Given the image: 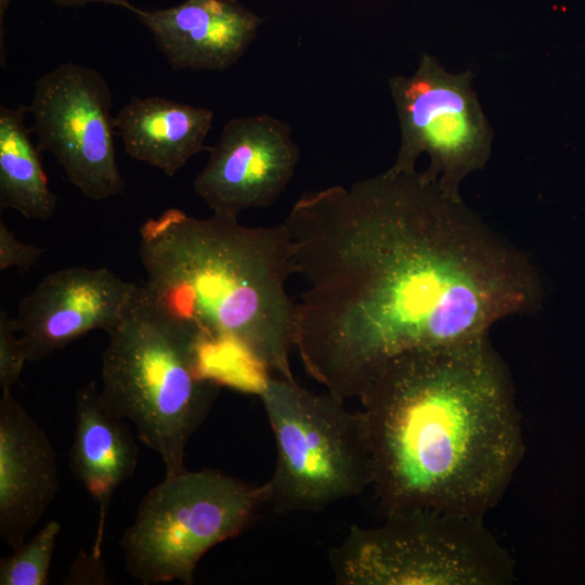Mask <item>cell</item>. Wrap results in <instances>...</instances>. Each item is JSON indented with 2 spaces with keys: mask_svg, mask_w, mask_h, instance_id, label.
<instances>
[{
  "mask_svg": "<svg viewBox=\"0 0 585 585\" xmlns=\"http://www.w3.org/2000/svg\"><path fill=\"white\" fill-rule=\"evenodd\" d=\"M135 287L106 268H68L44 276L22 298L15 317L28 362L42 360L89 332H107Z\"/></svg>",
  "mask_w": 585,
  "mask_h": 585,
  "instance_id": "8fae6325",
  "label": "cell"
},
{
  "mask_svg": "<svg viewBox=\"0 0 585 585\" xmlns=\"http://www.w3.org/2000/svg\"><path fill=\"white\" fill-rule=\"evenodd\" d=\"M283 222L307 284L295 349L344 400L392 359L487 335L543 299L530 258L425 171L304 193Z\"/></svg>",
  "mask_w": 585,
  "mask_h": 585,
  "instance_id": "6da1fadb",
  "label": "cell"
},
{
  "mask_svg": "<svg viewBox=\"0 0 585 585\" xmlns=\"http://www.w3.org/2000/svg\"><path fill=\"white\" fill-rule=\"evenodd\" d=\"M61 524L48 522L32 538L0 561V585H47Z\"/></svg>",
  "mask_w": 585,
  "mask_h": 585,
  "instance_id": "e0dca14e",
  "label": "cell"
},
{
  "mask_svg": "<svg viewBox=\"0 0 585 585\" xmlns=\"http://www.w3.org/2000/svg\"><path fill=\"white\" fill-rule=\"evenodd\" d=\"M208 151L194 191L213 213L233 217L274 204L300 156L290 127L268 114L230 119Z\"/></svg>",
  "mask_w": 585,
  "mask_h": 585,
  "instance_id": "30bf717a",
  "label": "cell"
},
{
  "mask_svg": "<svg viewBox=\"0 0 585 585\" xmlns=\"http://www.w3.org/2000/svg\"><path fill=\"white\" fill-rule=\"evenodd\" d=\"M276 447L268 503L277 511H318L372 486L364 420L344 399L270 378L260 394Z\"/></svg>",
  "mask_w": 585,
  "mask_h": 585,
  "instance_id": "8992f818",
  "label": "cell"
},
{
  "mask_svg": "<svg viewBox=\"0 0 585 585\" xmlns=\"http://www.w3.org/2000/svg\"><path fill=\"white\" fill-rule=\"evenodd\" d=\"M340 585H506L515 561L483 518L415 510L352 525L328 552Z\"/></svg>",
  "mask_w": 585,
  "mask_h": 585,
  "instance_id": "5b68a950",
  "label": "cell"
},
{
  "mask_svg": "<svg viewBox=\"0 0 585 585\" xmlns=\"http://www.w3.org/2000/svg\"><path fill=\"white\" fill-rule=\"evenodd\" d=\"M15 318L4 310L0 311V387L11 391L18 381L27 360L26 349L21 336H17Z\"/></svg>",
  "mask_w": 585,
  "mask_h": 585,
  "instance_id": "ac0fdd59",
  "label": "cell"
},
{
  "mask_svg": "<svg viewBox=\"0 0 585 585\" xmlns=\"http://www.w3.org/2000/svg\"><path fill=\"white\" fill-rule=\"evenodd\" d=\"M58 490L57 455L11 391L0 398V536L15 549Z\"/></svg>",
  "mask_w": 585,
  "mask_h": 585,
  "instance_id": "7c38bea8",
  "label": "cell"
},
{
  "mask_svg": "<svg viewBox=\"0 0 585 585\" xmlns=\"http://www.w3.org/2000/svg\"><path fill=\"white\" fill-rule=\"evenodd\" d=\"M113 98L94 68L64 63L35 83L28 112L41 153L54 156L69 182L86 197L103 200L120 194L114 134Z\"/></svg>",
  "mask_w": 585,
  "mask_h": 585,
  "instance_id": "9c48e42d",
  "label": "cell"
},
{
  "mask_svg": "<svg viewBox=\"0 0 585 585\" xmlns=\"http://www.w3.org/2000/svg\"><path fill=\"white\" fill-rule=\"evenodd\" d=\"M51 1L62 6H78V5H86L92 2H99V3L109 4V5L121 6V8L132 11L133 13L138 9L131 5L127 0H51Z\"/></svg>",
  "mask_w": 585,
  "mask_h": 585,
  "instance_id": "ffe728a7",
  "label": "cell"
},
{
  "mask_svg": "<svg viewBox=\"0 0 585 585\" xmlns=\"http://www.w3.org/2000/svg\"><path fill=\"white\" fill-rule=\"evenodd\" d=\"M139 252L143 286L164 314L197 338L243 342L296 381V303L286 289L296 265L284 222L251 227L233 216L199 219L170 208L142 224Z\"/></svg>",
  "mask_w": 585,
  "mask_h": 585,
  "instance_id": "3957f363",
  "label": "cell"
},
{
  "mask_svg": "<svg viewBox=\"0 0 585 585\" xmlns=\"http://www.w3.org/2000/svg\"><path fill=\"white\" fill-rule=\"evenodd\" d=\"M44 249L21 242L15 234L0 221V270L17 268L28 270L37 263Z\"/></svg>",
  "mask_w": 585,
  "mask_h": 585,
  "instance_id": "d6986e66",
  "label": "cell"
},
{
  "mask_svg": "<svg viewBox=\"0 0 585 585\" xmlns=\"http://www.w3.org/2000/svg\"><path fill=\"white\" fill-rule=\"evenodd\" d=\"M213 113L160 96L132 98L114 117L125 152L173 177L202 151Z\"/></svg>",
  "mask_w": 585,
  "mask_h": 585,
  "instance_id": "9a60e30c",
  "label": "cell"
},
{
  "mask_svg": "<svg viewBox=\"0 0 585 585\" xmlns=\"http://www.w3.org/2000/svg\"><path fill=\"white\" fill-rule=\"evenodd\" d=\"M359 399L386 516L484 518L522 460L514 384L489 334L401 354Z\"/></svg>",
  "mask_w": 585,
  "mask_h": 585,
  "instance_id": "7a4b0ae2",
  "label": "cell"
},
{
  "mask_svg": "<svg viewBox=\"0 0 585 585\" xmlns=\"http://www.w3.org/2000/svg\"><path fill=\"white\" fill-rule=\"evenodd\" d=\"M101 395L140 440L158 454L166 476L185 470L190 438L203 425L220 385L200 370L196 335L164 314L136 285L106 332Z\"/></svg>",
  "mask_w": 585,
  "mask_h": 585,
  "instance_id": "277c9868",
  "label": "cell"
},
{
  "mask_svg": "<svg viewBox=\"0 0 585 585\" xmlns=\"http://www.w3.org/2000/svg\"><path fill=\"white\" fill-rule=\"evenodd\" d=\"M74 419L69 466L98 504L99 520L91 558L100 561L113 496L118 486L133 476L139 447L125 419L110 411L94 381L76 391Z\"/></svg>",
  "mask_w": 585,
  "mask_h": 585,
  "instance_id": "5bb4252c",
  "label": "cell"
},
{
  "mask_svg": "<svg viewBox=\"0 0 585 585\" xmlns=\"http://www.w3.org/2000/svg\"><path fill=\"white\" fill-rule=\"evenodd\" d=\"M134 13L176 70L223 72L232 67L262 23L236 0H186L172 8L136 9Z\"/></svg>",
  "mask_w": 585,
  "mask_h": 585,
  "instance_id": "4fadbf2b",
  "label": "cell"
},
{
  "mask_svg": "<svg viewBox=\"0 0 585 585\" xmlns=\"http://www.w3.org/2000/svg\"><path fill=\"white\" fill-rule=\"evenodd\" d=\"M472 74L446 72L434 56L424 54L411 76H394L389 88L401 129L395 172L413 171L426 153L425 171L442 191L460 198L461 181L483 169L491 155L493 131L471 87Z\"/></svg>",
  "mask_w": 585,
  "mask_h": 585,
  "instance_id": "ba28073f",
  "label": "cell"
},
{
  "mask_svg": "<svg viewBox=\"0 0 585 585\" xmlns=\"http://www.w3.org/2000/svg\"><path fill=\"white\" fill-rule=\"evenodd\" d=\"M269 487L214 469L165 476L143 497L119 545L128 573L141 584L194 583L203 556L239 535Z\"/></svg>",
  "mask_w": 585,
  "mask_h": 585,
  "instance_id": "52a82bcc",
  "label": "cell"
},
{
  "mask_svg": "<svg viewBox=\"0 0 585 585\" xmlns=\"http://www.w3.org/2000/svg\"><path fill=\"white\" fill-rule=\"evenodd\" d=\"M28 107L0 106V208L14 209L27 219L49 220L57 196L51 191L41 152L25 123Z\"/></svg>",
  "mask_w": 585,
  "mask_h": 585,
  "instance_id": "2e32d148",
  "label": "cell"
}]
</instances>
